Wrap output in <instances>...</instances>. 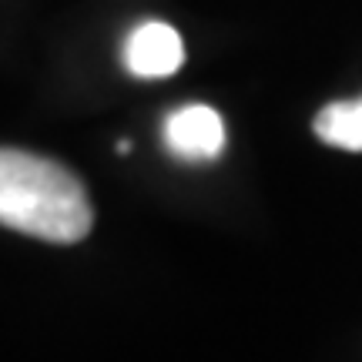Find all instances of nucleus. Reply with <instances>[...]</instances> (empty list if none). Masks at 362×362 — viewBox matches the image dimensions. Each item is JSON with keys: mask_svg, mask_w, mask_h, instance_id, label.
Returning a JSON list of instances; mask_svg holds the SVG:
<instances>
[{"mask_svg": "<svg viewBox=\"0 0 362 362\" xmlns=\"http://www.w3.org/2000/svg\"><path fill=\"white\" fill-rule=\"evenodd\" d=\"M121 57H124V67L134 78H171L185 64V40L165 21H144L128 34Z\"/></svg>", "mask_w": 362, "mask_h": 362, "instance_id": "f03ea898", "label": "nucleus"}, {"mask_svg": "<svg viewBox=\"0 0 362 362\" xmlns=\"http://www.w3.org/2000/svg\"><path fill=\"white\" fill-rule=\"evenodd\" d=\"M0 221L40 242L74 245L94 225V205L84 181L61 161L24 148H4Z\"/></svg>", "mask_w": 362, "mask_h": 362, "instance_id": "f257e3e1", "label": "nucleus"}, {"mask_svg": "<svg viewBox=\"0 0 362 362\" xmlns=\"http://www.w3.org/2000/svg\"><path fill=\"white\" fill-rule=\"evenodd\" d=\"M315 134L332 148L362 155V98L325 104L315 115Z\"/></svg>", "mask_w": 362, "mask_h": 362, "instance_id": "20e7f679", "label": "nucleus"}, {"mask_svg": "<svg viewBox=\"0 0 362 362\" xmlns=\"http://www.w3.org/2000/svg\"><path fill=\"white\" fill-rule=\"evenodd\" d=\"M165 144L181 161H211L225 151V121L208 104H185L165 121Z\"/></svg>", "mask_w": 362, "mask_h": 362, "instance_id": "7ed1b4c3", "label": "nucleus"}]
</instances>
